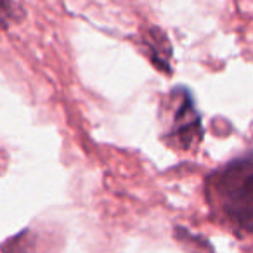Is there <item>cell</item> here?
<instances>
[{"instance_id": "6da1fadb", "label": "cell", "mask_w": 253, "mask_h": 253, "mask_svg": "<svg viewBox=\"0 0 253 253\" xmlns=\"http://www.w3.org/2000/svg\"><path fill=\"white\" fill-rule=\"evenodd\" d=\"M211 210L238 234H253V156L225 163L207 179Z\"/></svg>"}, {"instance_id": "7a4b0ae2", "label": "cell", "mask_w": 253, "mask_h": 253, "mask_svg": "<svg viewBox=\"0 0 253 253\" xmlns=\"http://www.w3.org/2000/svg\"><path fill=\"white\" fill-rule=\"evenodd\" d=\"M175 94V108H173L172 126H170L169 137L173 139L180 149H189L196 146L203 137V125L201 116L198 113L191 92L184 87H177Z\"/></svg>"}, {"instance_id": "3957f363", "label": "cell", "mask_w": 253, "mask_h": 253, "mask_svg": "<svg viewBox=\"0 0 253 253\" xmlns=\"http://www.w3.org/2000/svg\"><path fill=\"white\" fill-rule=\"evenodd\" d=\"M141 43L156 70L167 75L172 73V43L169 40V35L162 28H158V26L148 28L142 33Z\"/></svg>"}, {"instance_id": "277c9868", "label": "cell", "mask_w": 253, "mask_h": 253, "mask_svg": "<svg viewBox=\"0 0 253 253\" xmlns=\"http://www.w3.org/2000/svg\"><path fill=\"white\" fill-rule=\"evenodd\" d=\"M175 236L180 243H189L191 246H194V253H213L211 245L203 238H198L193 236L189 231H186L184 227H177L175 229Z\"/></svg>"}, {"instance_id": "5b68a950", "label": "cell", "mask_w": 253, "mask_h": 253, "mask_svg": "<svg viewBox=\"0 0 253 253\" xmlns=\"http://www.w3.org/2000/svg\"><path fill=\"white\" fill-rule=\"evenodd\" d=\"M23 16H25V11L14 0H2V26L4 30H7L12 21H19Z\"/></svg>"}]
</instances>
